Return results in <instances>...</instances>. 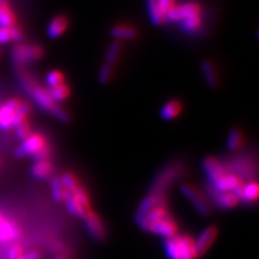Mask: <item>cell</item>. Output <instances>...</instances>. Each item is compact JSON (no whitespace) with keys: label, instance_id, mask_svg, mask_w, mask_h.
<instances>
[{"label":"cell","instance_id":"cell-1","mask_svg":"<svg viewBox=\"0 0 259 259\" xmlns=\"http://www.w3.org/2000/svg\"><path fill=\"white\" fill-rule=\"evenodd\" d=\"M22 81L27 92L32 97V100L36 102V104L40 108L50 112L51 115H53L56 119L62 121V122H67L69 120L68 113L51 99L50 95H49L48 90L36 84L29 77H26V76L23 77Z\"/></svg>","mask_w":259,"mask_h":259},{"label":"cell","instance_id":"cell-2","mask_svg":"<svg viewBox=\"0 0 259 259\" xmlns=\"http://www.w3.org/2000/svg\"><path fill=\"white\" fill-rule=\"evenodd\" d=\"M164 253L168 259H197L193 239L188 236H176L164 240Z\"/></svg>","mask_w":259,"mask_h":259},{"label":"cell","instance_id":"cell-3","mask_svg":"<svg viewBox=\"0 0 259 259\" xmlns=\"http://www.w3.org/2000/svg\"><path fill=\"white\" fill-rule=\"evenodd\" d=\"M181 193L187 199L193 208L201 215H207L209 213V206L205 198L202 196V193L198 191L193 186L189 184H184L181 187Z\"/></svg>","mask_w":259,"mask_h":259},{"label":"cell","instance_id":"cell-4","mask_svg":"<svg viewBox=\"0 0 259 259\" xmlns=\"http://www.w3.org/2000/svg\"><path fill=\"white\" fill-rule=\"evenodd\" d=\"M201 14L200 7L194 3L184 4L181 6H174L165 14V21L180 23L193 15Z\"/></svg>","mask_w":259,"mask_h":259},{"label":"cell","instance_id":"cell-5","mask_svg":"<svg viewBox=\"0 0 259 259\" xmlns=\"http://www.w3.org/2000/svg\"><path fill=\"white\" fill-rule=\"evenodd\" d=\"M42 55L41 48L38 46L18 45L13 49V60L18 65H25L28 62L39 60Z\"/></svg>","mask_w":259,"mask_h":259},{"label":"cell","instance_id":"cell-6","mask_svg":"<svg viewBox=\"0 0 259 259\" xmlns=\"http://www.w3.org/2000/svg\"><path fill=\"white\" fill-rule=\"evenodd\" d=\"M46 140L40 134H29L26 139H24L18 149L15 150V155L19 158L31 157L36 151L44 147L46 145Z\"/></svg>","mask_w":259,"mask_h":259},{"label":"cell","instance_id":"cell-7","mask_svg":"<svg viewBox=\"0 0 259 259\" xmlns=\"http://www.w3.org/2000/svg\"><path fill=\"white\" fill-rule=\"evenodd\" d=\"M147 231L156 234L158 237L163 238L165 240L176 236L178 228H177L176 223L172 220V217L168 214L163 218H161L160 221L153 223L149 227Z\"/></svg>","mask_w":259,"mask_h":259},{"label":"cell","instance_id":"cell-8","mask_svg":"<svg viewBox=\"0 0 259 259\" xmlns=\"http://www.w3.org/2000/svg\"><path fill=\"white\" fill-rule=\"evenodd\" d=\"M21 101L11 99L0 105V128L8 131L14 127L15 111L20 106Z\"/></svg>","mask_w":259,"mask_h":259},{"label":"cell","instance_id":"cell-9","mask_svg":"<svg viewBox=\"0 0 259 259\" xmlns=\"http://www.w3.org/2000/svg\"><path fill=\"white\" fill-rule=\"evenodd\" d=\"M202 171H203L209 185L220 180L223 175L227 173L226 166L223 162L213 157H208L203 160V162H202Z\"/></svg>","mask_w":259,"mask_h":259},{"label":"cell","instance_id":"cell-10","mask_svg":"<svg viewBox=\"0 0 259 259\" xmlns=\"http://www.w3.org/2000/svg\"><path fill=\"white\" fill-rule=\"evenodd\" d=\"M217 237V229L215 227H207V228L202 230L196 240H193L194 244V253H196V258L201 257L206 253V250L213 244Z\"/></svg>","mask_w":259,"mask_h":259},{"label":"cell","instance_id":"cell-11","mask_svg":"<svg viewBox=\"0 0 259 259\" xmlns=\"http://www.w3.org/2000/svg\"><path fill=\"white\" fill-rule=\"evenodd\" d=\"M83 221L84 229L89 236L93 240L97 241L104 239L105 234H106V230H105V226L99 215L89 212V214L83 218Z\"/></svg>","mask_w":259,"mask_h":259},{"label":"cell","instance_id":"cell-12","mask_svg":"<svg viewBox=\"0 0 259 259\" xmlns=\"http://www.w3.org/2000/svg\"><path fill=\"white\" fill-rule=\"evenodd\" d=\"M239 201H242L245 204H252L253 202H256L258 199L259 187L256 182H248L246 184L241 183L239 184L234 190L232 191Z\"/></svg>","mask_w":259,"mask_h":259},{"label":"cell","instance_id":"cell-13","mask_svg":"<svg viewBox=\"0 0 259 259\" xmlns=\"http://www.w3.org/2000/svg\"><path fill=\"white\" fill-rule=\"evenodd\" d=\"M242 182L237 174L227 172L220 180L209 185V190L214 192H232Z\"/></svg>","mask_w":259,"mask_h":259},{"label":"cell","instance_id":"cell-14","mask_svg":"<svg viewBox=\"0 0 259 259\" xmlns=\"http://www.w3.org/2000/svg\"><path fill=\"white\" fill-rule=\"evenodd\" d=\"M209 196L214 204L221 209H231L239 203V199L233 192H214L209 190Z\"/></svg>","mask_w":259,"mask_h":259},{"label":"cell","instance_id":"cell-15","mask_svg":"<svg viewBox=\"0 0 259 259\" xmlns=\"http://www.w3.org/2000/svg\"><path fill=\"white\" fill-rule=\"evenodd\" d=\"M20 236V229L10 220H7L0 213V242H12Z\"/></svg>","mask_w":259,"mask_h":259},{"label":"cell","instance_id":"cell-16","mask_svg":"<svg viewBox=\"0 0 259 259\" xmlns=\"http://www.w3.org/2000/svg\"><path fill=\"white\" fill-rule=\"evenodd\" d=\"M63 202L65 204V207H66V210L71 216L82 218L83 220V218L89 214V212H90V210L81 205L76 200V198L72 196V193L68 190H65Z\"/></svg>","mask_w":259,"mask_h":259},{"label":"cell","instance_id":"cell-17","mask_svg":"<svg viewBox=\"0 0 259 259\" xmlns=\"http://www.w3.org/2000/svg\"><path fill=\"white\" fill-rule=\"evenodd\" d=\"M53 171V166L49 160H41V161H35V163L30 167L31 176L36 178V180L42 181L51 175Z\"/></svg>","mask_w":259,"mask_h":259},{"label":"cell","instance_id":"cell-18","mask_svg":"<svg viewBox=\"0 0 259 259\" xmlns=\"http://www.w3.org/2000/svg\"><path fill=\"white\" fill-rule=\"evenodd\" d=\"M182 110V104L178 101L166 102L160 110L161 118L165 121H171L175 119Z\"/></svg>","mask_w":259,"mask_h":259},{"label":"cell","instance_id":"cell-19","mask_svg":"<svg viewBox=\"0 0 259 259\" xmlns=\"http://www.w3.org/2000/svg\"><path fill=\"white\" fill-rule=\"evenodd\" d=\"M14 14L7 0H0V27L10 28L14 26Z\"/></svg>","mask_w":259,"mask_h":259},{"label":"cell","instance_id":"cell-20","mask_svg":"<svg viewBox=\"0 0 259 259\" xmlns=\"http://www.w3.org/2000/svg\"><path fill=\"white\" fill-rule=\"evenodd\" d=\"M67 20L64 16H56L48 26V35L50 38H59L67 28Z\"/></svg>","mask_w":259,"mask_h":259},{"label":"cell","instance_id":"cell-21","mask_svg":"<svg viewBox=\"0 0 259 259\" xmlns=\"http://www.w3.org/2000/svg\"><path fill=\"white\" fill-rule=\"evenodd\" d=\"M111 34L119 40H131L136 37V30L127 25H117L112 28Z\"/></svg>","mask_w":259,"mask_h":259},{"label":"cell","instance_id":"cell-22","mask_svg":"<svg viewBox=\"0 0 259 259\" xmlns=\"http://www.w3.org/2000/svg\"><path fill=\"white\" fill-rule=\"evenodd\" d=\"M48 92H49V95H50V97L55 103H60V102L65 101L68 97L69 88L65 83H62L60 85L50 88L48 90Z\"/></svg>","mask_w":259,"mask_h":259},{"label":"cell","instance_id":"cell-23","mask_svg":"<svg viewBox=\"0 0 259 259\" xmlns=\"http://www.w3.org/2000/svg\"><path fill=\"white\" fill-rule=\"evenodd\" d=\"M201 69H202V74H203V77L206 81V83L209 87H215L217 84V76H216V71H215L213 64L208 61H205L202 63Z\"/></svg>","mask_w":259,"mask_h":259},{"label":"cell","instance_id":"cell-24","mask_svg":"<svg viewBox=\"0 0 259 259\" xmlns=\"http://www.w3.org/2000/svg\"><path fill=\"white\" fill-rule=\"evenodd\" d=\"M147 7H148L149 18L153 24L159 25V24H162L165 21L164 14L160 11L159 7L157 6L156 0H147Z\"/></svg>","mask_w":259,"mask_h":259},{"label":"cell","instance_id":"cell-25","mask_svg":"<svg viewBox=\"0 0 259 259\" xmlns=\"http://www.w3.org/2000/svg\"><path fill=\"white\" fill-rule=\"evenodd\" d=\"M242 134L238 128H232L227 136V149L229 151H236L241 147Z\"/></svg>","mask_w":259,"mask_h":259},{"label":"cell","instance_id":"cell-26","mask_svg":"<svg viewBox=\"0 0 259 259\" xmlns=\"http://www.w3.org/2000/svg\"><path fill=\"white\" fill-rule=\"evenodd\" d=\"M180 24L184 31L189 32V34L196 32L201 26V14L190 16V18L180 22Z\"/></svg>","mask_w":259,"mask_h":259},{"label":"cell","instance_id":"cell-27","mask_svg":"<svg viewBox=\"0 0 259 259\" xmlns=\"http://www.w3.org/2000/svg\"><path fill=\"white\" fill-rule=\"evenodd\" d=\"M51 189V196L54 201L56 202H63L65 188L63 187V184L60 180V177H53L50 184Z\"/></svg>","mask_w":259,"mask_h":259},{"label":"cell","instance_id":"cell-28","mask_svg":"<svg viewBox=\"0 0 259 259\" xmlns=\"http://www.w3.org/2000/svg\"><path fill=\"white\" fill-rule=\"evenodd\" d=\"M70 192L72 193V196L76 198V200L79 202L81 205L85 207L87 209H90V201H89L88 194H87L85 190L82 187H81L80 185H78L77 187H75L74 189L70 190Z\"/></svg>","mask_w":259,"mask_h":259},{"label":"cell","instance_id":"cell-29","mask_svg":"<svg viewBox=\"0 0 259 259\" xmlns=\"http://www.w3.org/2000/svg\"><path fill=\"white\" fill-rule=\"evenodd\" d=\"M46 82L50 88L60 85V84L64 83V76L62 72H60L58 70H52L47 75Z\"/></svg>","mask_w":259,"mask_h":259},{"label":"cell","instance_id":"cell-30","mask_svg":"<svg viewBox=\"0 0 259 259\" xmlns=\"http://www.w3.org/2000/svg\"><path fill=\"white\" fill-rule=\"evenodd\" d=\"M120 50H121V46L119 42H115L112 44L107 50V53H106V64L108 65H111L115 64L116 61L118 60L119 58V54H120Z\"/></svg>","mask_w":259,"mask_h":259},{"label":"cell","instance_id":"cell-31","mask_svg":"<svg viewBox=\"0 0 259 259\" xmlns=\"http://www.w3.org/2000/svg\"><path fill=\"white\" fill-rule=\"evenodd\" d=\"M60 180H61V182L63 184V187L65 188V190H68V191L72 190V189H74L75 187H77V186L79 185L76 176L72 175L71 173H65V174H63L60 177Z\"/></svg>","mask_w":259,"mask_h":259},{"label":"cell","instance_id":"cell-32","mask_svg":"<svg viewBox=\"0 0 259 259\" xmlns=\"http://www.w3.org/2000/svg\"><path fill=\"white\" fill-rule=\"evenodd\" d=\"M14 128H15V135L18 136V139H20L22 141L24 139H26V137L30 134V128H29V125L27 123L26 119L21 121L20 123L16 124L14 126Z\"/></svg>","mask_w":259,"mask_h":259},{"label":"cell","instance_id":"cell-33","mask_svg":"<svg viewBox=\"0 0 259 259\" xmlns=\"http://www.w3.org/2000/svg\"><path fill=\"white\" fill-rule=\"evenodd\" d=\"M111 75H112L111 66L108 64H105L104 66H102L99 72V81L101 83H107L111 78Z\"/></svg>","mask_w":259,"mask_h":259},{"label":"cell","instance_id":"cell-34","mask_svg":"<svg viewBox=\"0 0 259 259\" xmlns=\"http://www.w3.org/2000/svg\"><path fill=\"white\" fill-rule=\"evenodd\" d=\"M156 3L157 6L159 7L160 11L164 14V19L166 12L175 6V0H156Z\"/></svg>","mask_w":259,"mask_h":259},{"label":"cell","instance_id":"cell-35","mask_svg":"<svg viewBox=\"0 0 259 259\" xmlns=\"http://www.w3.org/2000/svg\"><path fill=\"white\" fill-rule=\"evenodd\" d=\"M23 254V248L20 245H12L8 250V259H16Z\"/></svg>","mask_w":259,"mask_h":259},{"label":"cell","instance_id":"cell-36","mask_svg":"<svg viewBox=\"0 0 259 259\" xmlns=\"http://www.w3.org/2000/svg\"><path fill=\"white\" fill-rule=\"evenodd\" d=\"M11 40L9 28L0 27V44H6Z\"/></svg>","mask_w":259,"mask_h":259},{"label":"cell","instance_id":"cell-37","mask_svg":"<svg viewBox=\"0 0 259 259\" xmlns=\"http://www.w3.org/2000/svg\"><path fill=\"white\" fill-rule=\"evenodd\" d=\"M16 259H41V254L37 250H30V252L26 253V254H22L19 258Z\"/></svg>","mask_w":259,"mask_h":259},{"label":"cell","instance_id":"cell-38","mask_svg":"<svg viewBox=\"0 0 259 259\" xmlns=\"http://www.w3.org/2000/svg\"><path fill=\"white\" fill-rule=\"evenodd\" d=\"M10 30V35H11V40H15V41H19V40L22 39V32L14 26L9 28Z\"/></svg>","mask_w":259,"mask_h":259},{"label":"cell","instance_id":"cell-39","mask_svg":"<svg viewBox=\"0 0 259 259\" xmlns=\"http://www.w3.org/2000/svg\"><path fill=\"white\" fill-rule=\"evenodd\" d=\"M54 259H66L64 256H56Z\"/></svg>","mask_w":259,"mask_h":259}]
</instances>
